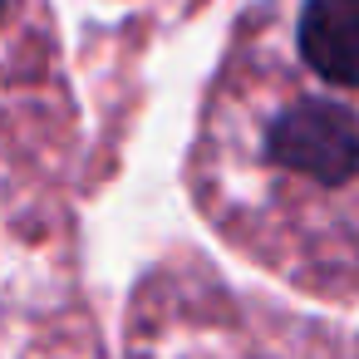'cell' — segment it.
<instances>
[{"mask_svg": "<svg viewBox=\"0 0 359 359\" xmlns=\"http://www.w3.org/2000/svg\"><path fill=\"white\" fill-rule=\"evenodd\" d=\"M266 158L315 182H349L359 172V118L339 104H290L266 133Z\"/></svg>", "mask_w": 359, "mask_h": 359, "instance_id": "obj_1", "label": "cell"}, {"mask_svg": "<svg viewBox=\"0 0 359 359\" xmlns=\"http://www.w3.org/2000/svg\"><path fill=\"white\" fill-rule=\"evenodd\" d=\"M300 55L320 79L359 89V0H305Z\"/></svg>", "mask_w": 359, "mask_h": 359, "instance_id": "obj_2", "label": "cell"}, {"mask_svg": "<svg viewBox=\"0 0 359 359\" xmlns=\"http://www.w3.org/2000/svg\"><path fill=\"white\" fill-rule=\"evenodd\" d=\"M0 6H6V0H0Z\"/></svg>", "mask_w": 359, "mask_h": 359, "instance_id": "obj_3", "label": "cell"}]
</instances>
